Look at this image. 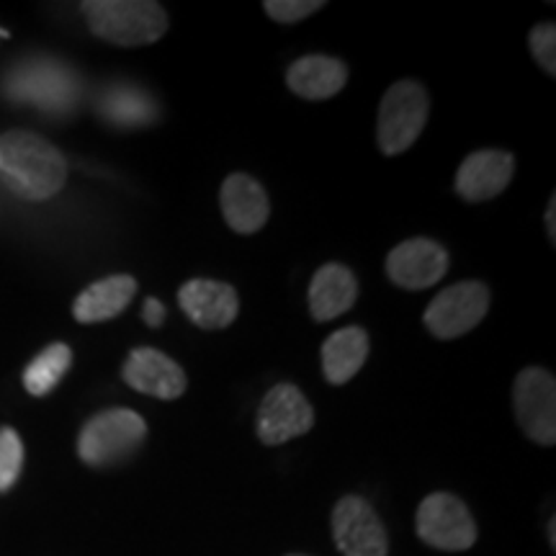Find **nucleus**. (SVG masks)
<instances>
[{"instance_id": "1", "label": "nucleus", "mask_w": 556, "mask_h": 556, "mask_svg": "<svg viewBox=\"0 0 556 556\" xmlns=\"http://www.w3.org/2000/svg\"><path fill=\"white\" fill-rule=\"evenodd\" d=\"M0 176L21 199L45 201L62 191L67 163L45 137L13 129L0 135Z\"/></svg>"}, {"instance_id": "2", "label": "nucleus", "mask_w": 556, "mask_h": 556, "mask_svg": "<svg viewBox=\"0 0 556 556\" xmlns=\"http://www.w3.org/2000/svg\"><path fill=\"white\" fill-rule=\"evenodd\" d=\"M3 93L11 101L31 103L47 114H67L78 106L83 83L73 67L54 58L21 60L3 75Z\"/></svg>"}, {"instance_id": "3", "label": "nucleus", "mask_w": 556, "mask_h": 556, "mask_svg": "<svg viewBox=\"0 0 556 556\" xmlns=\"http://www.w3.org/2000/svg\"><path fill=\"white\" fill-rule=\"evenodd\" d=\"M80 11L88 29L116 47L155 45L168 31V13L152 0H88Z\"/></svg>"}, {"instance_id": "4", "label": "nucleus", "mask_w": 556, "mask_h": 556, "mask_svg": "<svg viewBox=\"0 0 556 556\" xmlns=\"http://www.w3.org/2000/svg\"><path fill=\"white\" fill-rule=\"evenodd\" d=\"M148 438V422L135 409H103L83 426L78 454L88 467H111L129 458Z\"/></svg>"}, {"instance_id": "5", "label": "nucleus", "mask_w": 556, "mask_h": 556, "mask_svg": "<svg viewBox=\"0 0 556 556\" xmlns=\"http://www.w3.org/2000/svg\"><path fill=\"white\" fill-rule=\"evenodd\" d=\"M428 90L417 80H400L379 103L377 142L384 155H402L422 135L428 122Z\"/></svg>"}, {"instance_id": "6", "label": "nucleus", "mask_w": 556, "mask_h": 556, "mask_svg": "<svg viewBox=\"0 0 556 556\" xmlns=\"http://www.w3.org/2000/svg\"><path fill=\"white\" fill-rule=\"evenodd\" d=\"M417 536L441 552H467L477 541L469 507L448 492H433L417 507Z\"/></svg>"}, {"instance_id": "7", "label": "nucleus", "mask_w": 556, "mask_h": 556, "mask_svg": "<svg viewBox=\"0 0 556 556\" xmlns=\"http://www.w3.org/2000/svg\"><path fill=\"white\" fill-rule=\"evenodd\" d=\"M490 309V289L482 281H462L443 289L428 304L426 328L441 340L462 338L464 332L475 330Z\"/></svg>"}, {"instance_id": "8", "label": "nucleus", "mask_w": 556, "mask_h": 556, "mask_svg": "<svg viewBox=\"0 0 556 556\" xmlns=\"http://www.w3.org/2000/svg\"><path fill=\"white\" fill-rule=\"evenodd\" d=\"M516 415L523 433L539 446H554L556 441V381L546 368H523L513 389Z\"/></svg>"}, {"instance_id": "9", "label": "nucleus", "mask_w": 556, "mask_h": 556, "mask_svg": "<svg viewBox=\"0 0 556 556\" xmlns=\"http://www.w3.org/2000/svg\"><path fill=\"white\" fill-rule=\"evenodd\" d=\"M315 409L294 384H276L263 397L255 417V433L266 446H281L291 438L309 433Z\"/></svg>"}, {"instance_id": "10", "label": "nucleus", "mask_w": 556, "mask_h": 556, "mask_svg": "<svg viewBox=\"0 0 556 556\" xmlns=\"http://www.w3.org/2000/svg\"><path fill=\"white\" fill-rule=\"evenodd\" d=\"M332 536L345 556H387V531L364 497H343L332 510Z\"/></svg>"}, {"instance_id": "11", "label": "nucleus", "mask_w": 556, "mask_h": 556, "mask_svg": "<svg viewBox=\"0 0 556 556\" xmlns=\"http://www.w3.org/2000/svg\"><path fill=\"white\" fill-rule=\"evenodd\" d=\"M448 270V253L430 238L405 240L389 253L387 276L400 289L420 291L441 281Z\"/></svg>"}, {"instance_id": "12", "label": "nucleus", "mask_w": 556, "mask_h": 556, "mask_svg": "<svg viewBox=\"0 0 556 556\" xmlns=\"http://www.w3.org/2000/svg\"><path fill=\"white\" fill-rule=\"evenodd\" d=\"M178 304L186 317L201 330H222L238 319L240 299L225 281L214 278H191L178 291Z\"/></svg>"}, {"instance_id": "13", "label": "nucleus", "mask_w": 556, "mask_h": 556, "mask_svg": "<svg viewBox=\"0 0 556 556\" xmlns=\"http://www.w3.org/2000/svg\"><path fill=\"white\" fill-rule=\"evenodd\" d=\"M122 377L135 392L165 402L178 400L189 387L184 368L155 348H135L124 361Z\"/></svg>"}, {"instance_id": "14", "label": "nucleus", "mask_w": 556, "mask_h": 556, "mask_svg": "<svg viewBox=\"0 0 556 556\" xmlns=\"http://www.w3.org/2000/svg\"><path fill=\"white\" fill-rule=\"evenodd\" d=\"M516 160L503 150H477L458 165L456 193L464 201L479 204L503 193L513 180Z\"/></svg>"}, {"instance_id": "15", "label": "nucleus", "mask_w": 556, "mask_h": 556, "mask_svg": "<svg viewBox=\"0 0 556 556\" xmlns=\"http://www.w3.org/2000/svg\"><path fill=\"white\" fill-rule=\"evenodd\" d=\"M222 214L238 235H255L270 217V201L263 186L248 173H232L219 191Z\"/></svg>"}, {"instance_id": "16", "label": "nucleus", "mask_w": 556, "mask_h": 556, "mask_svg": "<svg viewBox=\"0 0 556 556\" xmlns=\"http://www.w3.org/2000/svg\"><path fill=\"white\" fill-rule=\"evenodd\" d=\"M358 281L351 268L340 263H328L309 283V312L317 323H330L356 304Z\"/></svg>"}, {"instance_id": "17", "label": "nucleus", "mask_w": 556, "mask_h": 556, "mask_svg": "<svg viewBox=\"0 0 556 556\" xmlns=\"http://www.w3.org/2000/svg\"><path fill=\"white\" fill-rule=\"evenodd\" d=\"M287 83L299 99L325 101L345 88L348 67L330 54H307L289 67Z\"/></svg>"}, {"instance_id": "18", "label": "nucleus", "mask_w": 556, "mask_h": 556, "mask_svg": "<svg viewBox=\"0 0 556 556\" xmlns=\"http://www.w3.org/2000/svg\"><path fill=\"white\" fill-rule=\"evenodd\" d=\"M137 294V281L131 276H109L101 281L90 283L86 291L73 304V317L80 325L106 323V319L119 317L129 307Z\"/></svg>"}, {"instance_id": "19", "label": "nucleus", "mask_w": 556, "mask_h": 556, "mask_svg": "<svg viewBox=\"0 0 556 556\" xmlns=\"http://www.w3.org/2000/svg\"><path fill=\"white\" fill-rule=\"evenodd\" d=\"M99 111L109 124L122 129L148 127L155 124L160 116L157 101L152 99L144 88L135 86V83H114L101 93Z\"/></svg>"}, {"instance_id": "20", "label": "nucleus", "mask_w": 556, "mask_h": 556, "mask_svg": "<svg viewBox=\"0 0 556 556\" xmlns=\"http://www.w3.org/2000/svg\"><path fill=\"white\" fill-rule=\"evenodd\" d=\"M368 358V336L364 328H343L325 340L323 371L332 387H343L364 368Z\"/></svg>"}, {"instance_id": "21", "label": "nucleus", "mask_w": 556, "mask_h": 556, "mask_svg": "<svg viewBox=\"0 0 556 556\" xmlns=\"http://www.w3.org/2000/svg\"><path fill=\"white\" fill-rule=\"evenodd\" d=\"M73 366V351L65 343H52L26 366L24 387L31 397H47Z\"/></svg>"}, {"instance_id": "22", "label": "nucleus", "mask_w": 556, "mask_h": 556, "mask_svg": "<svg viewBox=\"0 0 556 556\" xmlns=\"http://www.w3.org/2000/svg\"><path fill=\"white\" fill-rule=\"evenodd\" d=\"M24 467V443L13 428H0V492H9Z\"/></svg>"}, {"instance_id": "23", "label": "nucleus", "mask_w": 556, "mask_h": 556, "mask_svg": "<svg viewBox=\"0 0 556 556\" xmlns=\"http://www.w3.org/2000/svg\"><path fill=\"white\" fill-rule=\"evenodd\" d=\"M263 9L278 24H296V21L312 16V13L325 9L323 0H266Z\"/></svg>"}, {"instance_id": "24", "label": "nucleus", "mask_w": 556, "mask_h": 556, "mask_svg": "<svg viewBox=\"0 0 556 556\" xmlns=\"http://www.w3.org/2000/svg\"><path fill=\"white\" fill-rule=\"evenodd\" d=\"M531 52L541 67L548 75H556V26L554 24H539L531 31Z\"/></svg>"}, {"instance_id": "25", "label": "nucleus", "mask_w": 556, "mask_h": 556, "mask_svg": "<svg viewBox=\"0 0 556 556\" xmlns=\"http://www.w3.org/2000/svg\"><path fill=\"white\" fill-rule=\"evenodd\" d=\"M142 319L150 325V328H160V325L165 323V307H163V302H160V299H155V296H150L148 302H144Z\"/></svg>"}, {"instance_id": "26", "label": "nucleus", "mask_w": 556, "mask_h": 556, "mask_svg": "<svg viewBox=\"0 0 556 556\" xmlns=\"http://www.w3.org/2000/svg\"><path fill=\"white\" fill-rule=\"evenodd\" d=\"M546 229H548V240L556 242V197H552L546 208Z\"/></svg>"}, {"instance_id": "27", "label": "nucleus", "mask_w": 556, "mask_h": 556, "mask_svg": "<svg viewBox=\"0 0 556 556\" xmlns=\"http://www.w3.org/2000/svg\"><path fill=\"white\" fill-rule=\"evenodd\" d=\"M291 556H299V554H291Z\"/></svg>"}]
</instances>
